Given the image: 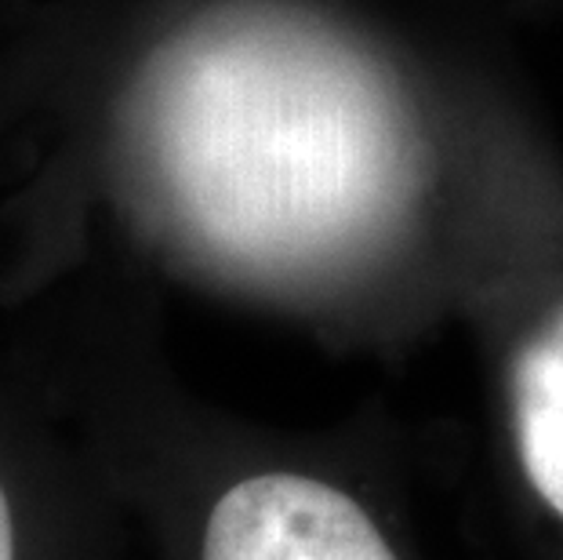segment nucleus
<instances>
[{
  "label": "nucleus",
  "mask_w": 563,
  "mask_h": 560,
  "mask_svg": "<svg viewBox=\"0 0 563 560\" xmlns=\"http://www.w3.org/2000/svg\"><path fill=\"white\" fill-rule=\"evenodd\" d=\"M139 211L203 262L277 277L350 252L415 178L386 74L266 0H222L167 30L113 113Z\"/></svg>",
  "instance_id": "1"
},
{
  "label": "nucleus",
  "mask_w": 563,
  "mask_h": 560,
  "mask_svg": "<svg viewBox=\"0 0 563 560\" xmlns=\"http://www.w3.org/2000/svg\"><path fill=\"white\" fill-rule=\"evenodd\" d=\"M189 560H397L350 495L287 470L241 473L203 495Z\"/></svg>",
  "instance_id": "2"
},
{
  "label": "nucleus",
  "mask_w": 563,
  "mask_h": 560,
  "mask_svg": "<svg viewBox=\"0 0 563 560\" xmlns=\"http://www.w3.org/2000/svg\"><path fill=\"white\" fill-rule=\"evenodd\" d=\"M0 560H84L80 495L44 400L0 356Z\"/></svg>",
  "instance_id": "3"
},
{
  "label": "nucleus",
  "mask_w": 563,
  "mask_h": 560,
  "mask_svg": "<svg viewBox=\"0 0 563 560\" xmlns=\"http://www.w3.org/2000/svg\"><path fill=\"white\" fill-rule=\"evenodd\" d=\"M512 393L523 470L563 517V314L520 353Z\"/></svg>",
  "instance_id": "4"
}]
</instances>
